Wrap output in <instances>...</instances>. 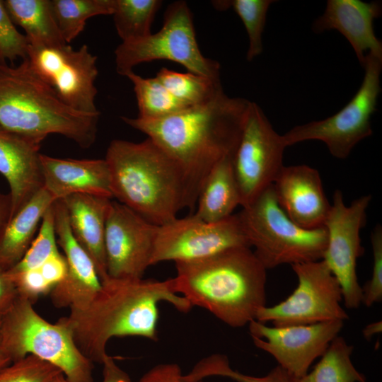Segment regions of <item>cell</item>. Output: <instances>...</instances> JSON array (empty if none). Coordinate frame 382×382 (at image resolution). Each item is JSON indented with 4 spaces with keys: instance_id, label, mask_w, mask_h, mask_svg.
Returning <instances> with one entry per match:
<instances>
[{
    "instance_id": "cell-28",
    "label": "cell",
    "mask_w": 382,
    "mask_h": 382,
    "mask_svg": "<svg viewBox=\"0 0 382 382\" xmlns=\"http://www.w3.org/2000/svg\"><path fill=\"white\" fill-rule=\"evenodd\" d=\"M125 76L133 84L139 108V118L160 119L189 108L176 99L156 76L144 78L133 71Z\"/></svg>"
},
{
    "instance_id": "cell-31",
    "label": "cell",
    "mask_w": 382,
    "mask_h": 382,
    "mask_svg": "<svg viewBox=\"0 0 382 382\" xmlns=\"http://www.w3.org/2000/svg\"><path fill=\"white\" fill-rule=\"evenodd\" d=\"M271 0H221L212 1L219 10L232 8L242 21L248 37L247 60L251 61L262 52V35Z\"/></svg>"
},
{
    "instance_id": "cell-21",
    "label": "cell",
    "mask_w": 382,
    "mask_h": 382,
    "mask_svg": "<svg viewBox=\"0 0 382 382\" xmlns=\"http://www.w3.org/2000/svg\"><path fill=\"white\" fill-rule=\"evenodd\" d=\"M40 163L43 187L55 201L73 194L113 197L105 159L57 158L40 154Z\"/></svg>"
},
{
    "instance_id": "cell-8",
    "label": "cell",
    "mask_w": 382,
    "mask_h": 382,
    "mask_svg": "<svg viewBox=\"0 0 382 382\" xmlns=\"http://www.w3.org/2000/svg\"><path fill=\"white\" fill-rule=\"evenodd\" d=\"M159 31L132 42H122L115 50L116 71L125 76L139 64L170 60L189 72L220 80V64L203 56L198 46L191 11L184 1L167 7Z\"/></svg>"
},
{
    "instance_id": "cell-9",
    "label": "cell",
    "mask_w": 382,
    "mask_h": 382,
    "mask_svg": "<svg viewBox=\"0 0 382 382\" xmlns=\"http://www.w3.org/2000/svg\"><path fill=\"white\" fill-rule=\"evenodd\" d=\"M361 84L349 102L325 119L296 126L282 135L286 146L309 140L323 142L332 156L345 159L362 139L372 134L371 117L381 88L382 59L367 54Z\"/></svg>"
},
{
    "instance_id": "cell-43",
    "label": "cell",
    "mask_w": 382,
    "mask_h": 382,
    "mask_svg": "<svg viewBox=\"0 0 382 382\" xmlns=\"http://www.w3.org/2000/svg\"><path fill=\"white\" fill-rule=\"evenodd\" d=\"M0 325H1V318H0ZM11 362H12L11 359L9 357V356L7 354V353L4 349L2 340H1V330H0V369L10 364Z\"/></svg>"
},
{
    "instance_id": "cell-1",
    "label": "cell",
    "mask_w": 382,
    "mask_h": 382,
    "mask_svg": "<svg viewBox=\"0 0 382 382\" xmlns=\"http://www.w3.org/2000/svg\"><path fill=\"white\" fill-rule=\"evenodd\" d=\"M250 103L222 90L205 103L166 117L121 118L147 135L175 163L183 183V209L192 212L210 171L234 154Z\"/></svg>"
},
{
    "instance_id": "cell-15",
    "label": "cell",
    "mask_w": 382,
    "mask_h": 382,
    "mask_svg": "<svg viewBox=\"0 0 382 382\" xmlns=\"http://www.w3.org/2000/svg\"><path fill=\"white\" fill-rule=\"evenodd\" d=\"M157 228L128 207L111 200L105 233L108 277H143L151 266Z\"/></svg>"
},
{
    "instance_id": "cell-14",
    "label": "cell",
    "mask_w": 382,
    "mask_h": 382,
    "mask_svg": "<svg viewBox=\"0 0 382 382\" xmlns=\"http://www.w3.org/2000/svg\"><path fill=\"white\" fill-rule=\"evenodd\" d=\"M238 247L250 245L237 214L215 223L192 214L158 226L151 265L197 260Z\"/></svg>"
},
{
    "instance_id": "cell-7",
    "label": "cell",
    "mask_w": 382,
    "mask_h": 382,
    "mask_svg": "<svg viewBox=\"0 0 382 382\" xmlns=\"http://www.w3.org/2000/svg\"><path fill=\"white\" fill-rule=\"evenodd\" d=\"M4 350L12 361L33 355L58 368L69 382H93V362L77 347L59 320L51 323L18 296L1 316Z\"/></svg>"
},
{
    "instance_id": "cell-35",
    "label": "cell",
    "mask_w": 382,
    "mask_h": 382,
    "mask_svg": "<svg viewBox=\"0 0 382 382\" xmlns=\"http://www.w3.org/2000/svg\"><path fill=\"white\" fill-rule=\"evenodd\" d=\"M29 43L10 17L4 1L0 0V59L11 64L28 57Z\"/></svg>"
},
{
    "instance_id": "cell-4",
    "label": "cell",
    "mask_w": 382,
    "mask_h": 382,
    "mask_svg": "<svg viewBox=\"0 0 382 382\" xmlns=\"http://www.w3.org/2000/svg\"><path fill=\"white\" fill-rule=\"evenodd\" d=\"M100 112H79L64 104L37 74L28 57L18 65L0 59V126L38 144L60 134L80 147L96 139Z\"/></svg>"
},
{
    "instance_id": "cell-18",
    "label": "cell",
    "mask_w": 382,
    "mask_h": 382,
    "mask_svg": "<svg viewBox=\"0 0 382 382\" xmlns=\"http://www.w3.org/2000/svg\"><path fill=\"white\" fill-rule=\"evenodd\" d=\"M272 186L279 206L294 222L308 229L323 226L330 203L318 170L284 166Z\"/></svg>"
},
{
    "instance_id": "cell-13",
    "label": "cell",
    "mask_w": 382,
    "mask_h": 382,
    "mask_svg": "<svg viewBox=\"0 0 382 382\" xmlns=\"http://www.w3.org/2000/svg\"><path fill=\"white\" fill-rule=\"evenodd\" d=\"M28 59L37 74L67 106L81 112H100L96 105L97 57L86 45L74 50L29 45Z\"/></svg>"
},
{
    "instance_id": "cell-30",
    "label": "cell",
    "mask_w": 382,
    "mask_h": 382,
    "mask_svg": "<svg viewBox=\"0 0 382 382\" xmlns=\"http://www.w3.org/2000/svg\"><path fill=\"white\" fill-rule=\"evenodd\" d=\"M156 77L176 99L188 107L205 103L223 90L220 80L189 71L181 73L163 67Z\"/></svg>"
},
{
    "instance_id": "cell-36",
    "label": "cell",
    "mask_w": 382,
    "mask_h": 382,
    "mask_svg": "<svg viewBox=\"0 0 382 382\" xmlns=\"http://www.w3.org/2000/svg\"><path fill=\"white\" fill-rule=\"evenodd\" d=\"M373 267L371 279L362 289L361 303L370 307L382 300V228L377 224L371 234Z\"/></svg>"
},
{
    "instance_id": "cell-38",
    "label": "cell",
    "mask_w": 382,
    "mask_h": 382,
    "mask_svg": "<svg viewBox=\"0 0 382 382\" xmlns=\"http://www.w3.org/2000/svg\"><path fill=\"white\" fill-rule=\"evenodd\" d=\"M37 269L45 280L54 288L66 275L67 270L66 259L59 253L50 257Z\"/></svg>"
},
{
    "instance_id": "cell-34",
    "label": "cell",
    "mask_w": 382,
    "mask_h": 382,
    "mask_svg": "<svg viewBox=\"0 0 382 382\" xmlns=\"http://www.w3.org/2000/svg\"><path fill=\"white\" fill-rule=\"evenodd\" d=\"M60 374L50 363L28 355L0 369V382H52Z\"/></svg>"
},
{
    "instance_id": "cell-33",
    "label": "cell",
    "mask_w": 382,
    "mask_h": 382,
    "mask_svg": "<svg viewBox=\"0 0 382 382\" xmlns=\"http://www.w3.org/2000/svg\"><path fill=\"white\" fill-rule=\"evenodd\" d=\"M197 376L204 379L208 376L228 377L237 382H292V377L277 365L263 376H253L233 370L226 356L219 354L203 358L195 367Z\"/></svg>"
},
{
    "instance_id": "cell-3",
    "label": "cell",
    "mask_w": 382,
    "mask_h": 382,
    "mask_svg": "<svg viewBox=\"0 0 382 382\" xmlns=\"http://www.w3.org/2000/svg\"><path fill=\"white\" fill-rule=\"evenodd\" d=\"M175 264L174 291L232 328L248 325L266 306L267 269L250 247Z\"/></svg>"
},
{
    "instance_id": "cell-19",
    "label": "cell",
    "mask_w": 382,
    "mask_h": 382,
    "mask_svg": "<svg viewBox=\"0 0 382 382\" xmlns=\"http://www.w3.org/2000/svg\"><path fill=\"white\" fill-rule=\"evenodd\" d=\"M381 14L378 1L328 0L323 15L313 23L312 29L320 33L335 30L352 45L361 65L367 54L382 59V43L374 30V21Z\"/></svg>"
},
{
    "instance_id": "cell-29",
    "label": "cell",
    "mask_w": 382,
    "mask_h": 382,
    "mask_svg": "<svg viewBox=\"0 0 382 382\" xmlns=\"http://www.w3.org/2000/svg\"><path fill=\"white\" fill-rule=\"evenodd\" d=\"M161 4L159 0H115L112 16L122 42L139 40L151 34V24Z\"/></svg>"
},
{
    "instance_id": "cell-40",
    "label": "cell",
    "mask_w": 382,
    "mask_h": 382,
    "mask_svg": "<svg viewBox=\"0 0 382 382\" xmlns=\"http://www.w3.org/2000/svg\"><path fill=\"white\" fill-rule=\"evenodd\" d=\"M102 364L103 365L102 382H132L129 376L108 354Z\"/></svg>"
},
{
    "instance_id": "cell-44",
    "label": "cell",
    "mask_w": 382,
    "mask_h": 382,
    "mask_svg": "<svg viewBox=\"0 0 382 382\" xmlns=\"http://www.w3.org/2000/svg\"><path fill=\"white\" fill-rule=\"evenodd\" d=\"M52 382H69L63 374H59Z\"/></svg>"
},
{
    "instance_id": "cell-11",
    "label": "cell",
    "mask_w": 382,
    "mask_h": 382,
    "mask_svg": "<svg viewBox=\"0 0 382 382\" xmlns=\"http://www.w3.org/2000/svg\"><path fill=\"white\" fill-rule=\"evenodd\" d=\"M286 147L282 135L261 108L250 101L232 160L242 207L273 184L284 166Z\"/></svg>"
},
{
    "instance_id": "cell-17",
    "label": "cell",
    "mask_w": 382,
    "mask_h": 382,
    "mask_svg": "<svg viewBox=\"0 0 382 382\" xmlns=\"http://www.w3.org/2000/svg\"><path fill=\"white\" fill-rule=\"evenodd\" d=\"M57 242L64 252L66 273L51 291L57 308L81 310L87 307L101 288V281L90 256L71 232L66 207L62 199L53 204Z\"/></svg>"
},
{
    "instance_id": "cell-25",
    "label": "cell",
    "mask_w": 382,
    "mask_h": 382,
    "mask_svg": "<svg viewBox=\"0 0 382 382\" xmlns=\"http://www.w3.org/2000/svg\"><path fill=\"white\" fill-rule=\"evenodd\" d=\"M4 4L14 24L25 31L29 45L67 44L57 25L51 0H4Z\"/></svg>"
},
{
    "instance_id": "cell-16",
    "label": "cell",
    "mask_w": 382,
    "mask_h": 382,
    "mask_svg": "<svg viewBox=\"0 0 382 382\" xmlns=\"http://www.w3.org/2000/svg\"><path fill=\"white\" fill-rule=\"evenodd\" d=\"M344 321L311 325L268 326L255 320L248 323L254 345L271 354L292 378L306 375L311 364L339 335Z\"/></svg>"
},
{
    "instance_id": "cell-22",
    "label": "cell",
    "mask_w": 382,
    "mask_h": 382,
    "mask_svg": "<svg viewBox=\"0 0 382 382\" xmlns=\"http://www.w3.org/2000/svg\"><path fill=\"white\" fill-rule=\"evenodd\" d=\"M62 200L74 237L91 258L100 281L108 279L105 233L111 199L88 194H73Z\"/></svg>"
},
{
    "instance_id": "cell-10",
    "label": "cell",
    "mask_w": 382,
    "mask_h": 382,
    "mask_svg": "<svg viewBox=\"0 0 382 382\" xmlns=\"http://www.w3.org/2000/svg\"><path fill=\"white\" fill-rule=\"evenodd\" d=\"M298 284L284 301L260 308L255 320L274 327L311 325L349 318L341 306L340 283L323 260L291 265Z\"/></svg>"
},
{
    "instance_id": "cell-2",
    "label": "cell",
    "mask_w": 382,
    "mask_h": 382,
    "mask_svg": "<svg viewBox=\"0 0 382 382\" xmlns=\"http://www.w3.org/2000/svg\"><path fill=\"white\" fill-rule=\"evenodd\" d=\"M166 301L180 312L192 307L174 291L173 278L163 281L142 278L101 282L90 304L60 318L83 354L102 364L108 341L115 337L138 336L158 340V303Z\"/></svg>"
},
{
    "instance_id": "cell-26",
    "label": "cell",
    "mask_w": 382,
    "mask_h": 382,
    "mask_svg": "<svg viewBox=\"0 0 382 382\" xmlns=\"http://www.w3.org/2000/svg\"><path fill=\"white\" fill-rule=\"evenodd\" d=\"M354 347L340 335L335 337L310 373L292 382H366L354 366L351 356Z\"/></svg>"
},
{
    "instance_id": "cell-5",
    "label": "cell",
    "mask_w": 382,
    "mask_h": 382,
    "mask_svg": "<svg viewBox=\"0 0 382 382\" xmlns=\"http://www.w3.org/2000/svg\"><path fill=\"white\" fill-rule=\"evenodd\" d=\"M112 197L152 224L161 226L183 209V183L172 159L147 137L135 143L114 139L105 158Z\"/></svg>"
},
{
    "instance_id": "cell-23",
    "label": "cell",
    "mask_w": 382,
    "mask_h": 382,
    "mask_svg": "<svg viewBox=\"0 0 382 382\" xmlns=\"http://www.w3.org/2000/svg\"><path fill=\"white\" fill-rule=\"evenodd\" d=\"M54 202L43 187L10 219L0 238V270L6 271L20 261L34 240L45 213Z\"/></svg>"
},
{
    "instance_id": "cell-6",
    "label": "cell",
    "mask_w": 382,
    "mask_h": 382,
    "mask_svg": "<svg viewBox=\"0 0 382 382\" xmlns=\"http://www.w3.org/2000/svg\"><path fill=\"white\" fill-rule=\"evenodd\" d=\"M237 216L250 247L267 270L322 260L325 227L308 229L294 222L279 206L272 185Z\"/></svg>"
},
{
    "instance_id": "cell-41",
    "label": "cell",
    "mask_w": 382,
    "mask_h": 382,
    "mask_svg": "<svg viewBox=\"0 0 382 382\" xmlns=\"http://www.w3.org/2000/svg\"><path fill=\"white\" fill-rule=\"evenodd\" d=\"M11 196L0 192V238L11 219Z\"/></svg>"
},
{
    "instance_id": "cell-37",
    "label": "cell",
    "mask_w": 382,
    "mask_h": 382,
    "mask_svg": "<svg viewBox=\"0 0 382 382\" xmlns=\"http://www.w3.org/2000/svg\"><path fill=\"white\" fill-rule=\"evenodd\" d=\"M183 375L177 364H160L149 369L137 382H185Z\"/></svg>"
},
{
    "instance_id": "cell-20",
    "label": "cell",
    "mask_w": 382,
    "mask_h": 382,
    "mask_svg": "<svg viewBox=\"0 0 382 382\" xmlns=\"http://www.w3.org/2000/svg\"><path fill=\"white\" fill-rule=\"evenodd\" d=\"M40 146L0 126V173L10 187L11 219L43 187Z\"/></svg>"
},
{
    "instance_id": "cell-12",
    "label": "cell",
    "mask_w": 382,
    "mask_h": 382,
    "mask_svg": "<svg viewBox=\"0 0 382 382\" xmlns=\"http://www.w3.org/2000/svg\"><path fill=\"white\" fill-rule=\"evenodd\" d=\"M371 198V195H362L346 205L342 192L337 190L323 224L327 243L322 260L340 283L345 306L349 309L361 304L357 263L364 253L360 231Z\"/></svg>"
},
{
    "instance_id": "cell-32",
    "label": "cell",
    "mask_w": 382,
    "mask_h": 382,
    "mask_svg": "<svg viewBox=\"0 0 382 382\" xmlns=\"http://www.w3.org/2000/svg\"><path fill=\"white\" fill-rule=\"evenodd\" d=\"M38 230L37 236L23 257L6 271L8 275L37 269L50 257L59 253L54 228L53 204L45 213Z\"/></svg>"
},
{
    "instance_id": "cell-42",
    "label": "cell",
    "mask_w": 382,
    "mask_h": 382,
    "mask_svg": "<svg viewBox=\"0 0 382 382\" xmlns=\"http://www.w3.org/2000/svg\"><path fill=\"white\" fill-rule=\"evenodd\" d=\"M382 330V322L376 321L367 325L362 330L364 338L370 340L374 335L379 334Z\"/></svg>"
},
{
    "instance_id": "cell-39",
    "label": "cell",
    "mask_w": 382,
    "mask_h": 382,
    "mask_svg": "<svg viewBox=\"0 0 382 382\" xmlns=\"http://www.w3.org/2000/svg\"><path fill=\"white\" fill-rule=\"evenodd\" d=\"M18 297L14 284L6 271L0 270V316L12 306Z\"/></svg>"
},
{
    "instance_id": "cell-27",
    "label": "cell",
    "mask_w": 382,
    "mask_h": 382,
    "mask_svg": "<svg viewBox=\"0 0 382 382\" xmlns=\"http://www.w3.org/2000/svg\"><path fill=\"white\" fill-rule=\"evenodd\" d=\"M51 4L62 37L69 44L83 32L88 18L112 15L115 0H51Z\"/></svg>"
},
{
    "instance_id": "cell-24",
    "label": "cell",
    "mask_w": 382,
    "mask_h": 382,
    "mask_svg": "<svg viewBox=\"0 0 382 382\" xmlns=\"http://www.w3.org/2000/svg\"><path fill=\"white\" fill-rule=\"evenodd\" d=\"M233 155L222 158L210 171L198 196L194 214L199 219L215 223L231 215L241 197L233 168Z\"/></svg>"
}]
</instances>
